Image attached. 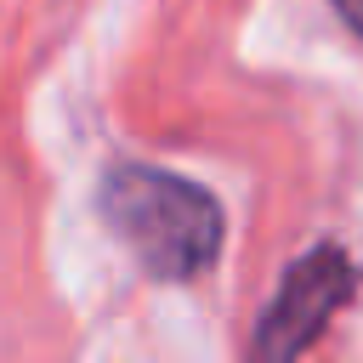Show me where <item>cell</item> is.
Masks as SVG:
<instances>
[{
	"label": "cell",
	"instance_id": "6da1fadb",
	"mask_svg": "<svg viewBox=\"0 0 363 363\" xmlns=\"http://www.w3.org/2000/svg\"><path fill=\"white\" fill-rule=\"evenodd\" d=\"M96 216L153 284L210 272L227 238L221 199L159 164H113L96 187Z\"/></svg>",
	"mask_w": 363,
	"mask_h": 363
},
{
	"label": "cell",
	"instance_id": "3957f363",
	"mask_svg": "<svg viewBox=\"0 0 363 363\" xmlns=\"http://www.w3.org/2000/svg\"><path fill=\"white\" fill-rule=\"evenodd\" d=\"M329 6L346 17V28H352V34H363V0H329Z\"/></svg>",
	"mask_w": 363,
	"mask_h": 363
},
{
	"label": "cell",
	"instance_id": "7a4b0ae2",
	"mask_svg": "<svg viewBox=\"0 0 363 363\" xmlns=\"http://www.w3.org/2000/svg\"><path fill=\"white\" fill-rule=\"evenodd\" d=\"M357 284H363V272L340 244H312L306 255H295L278 295L267 301V312L255 323L250 357L255 363H289V357L312 352L318 335L329 329V318L357 295Z\"/></svg>",
	"mask_w": 363,
	"mask_h": 363
}]
</instances>
